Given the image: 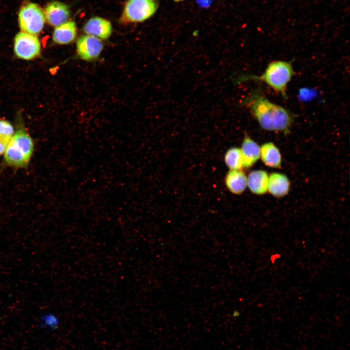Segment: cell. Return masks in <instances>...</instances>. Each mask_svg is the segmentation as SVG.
Segmentation results:
<instances>
[{"mask_svg": "<svg viewBox=\"0 0 350 350\" xmlns=\"http://www.w3.org/2000/svg\"><path fill=\"white\" fill-rule=\"evenodd\" d=\"M41 49L39 40L36 36L24 32L16 36L14 50L16 55L24 60H31L37 57Z\"/></svg>", "mask_w": 350, "mask_h": 350, "instance_id": "6", "label": "cell"}, {"mask_svg": "<svg viewBox=\"0 0 350 350\" xmlns=\"http://www.w3.org/2000/svg\"><path fill=\"white\" fill-rule=\"evenodd\" d=\"M225 180L228 189L234 194L242 193L247 187V176L242 170H229Z\"/></svg>", "mask_w": 350, "mask_h": 350, "instance_id": "14", "label": "cell"}, {"mask_svg": "<svg viewBox=\"0 0 350 350\" xmlns=\"http://www.w3.org/2000/svg\"><path fill=\"white\" fill-rule=\"evenodd\" d=\"M268 176L265 171H253L247 177V186L250 191L255 194H264L268 190Z\"/></svg>", "mask_w": 350, "mask_h": 350, "instance_id": "13", "label": "cell"}, {"mask_svg": "<svg viewBox=\"0 0 350 350\" xmlns=\"http://www.w3.org/2000/svg\"><path fill=\"white\" fill-rule=\"evenodd\" d=\"M9 142L0 138V156L3 155Z\"/></svg>", "mask_w": 350, "mask_h": 350, "instance_id": "21", "label": "cell"}, {"mask_svg": "<svg viewBox=\"0 0 350 350\" xmlns=\"http://www.w3.org/2000/svg\"><path fill=\"white\" fill-rule=\"evenodd\" d=\"M77 35V27L73 21H68L57 26L53 33L52 40L58 44L65 45L71 43Z\"/></svg>", "mask_w": 350, "mask_h": 350, "instance_id": "12", "label": "cell"}, {"mask_svg": "<svg viewBox=\"0 0 350 350\" xmlns=\"http://www.w3.org/2000/svg\"><path fill=\"white\" fill-rule=\"evenodd\" d=\"M241 104L249 109L262 129L284 134L290 132L295 115L271 101L260 88L253 90L242 100Z\"/></svg>", "mask_w": 350, "mask_h": 350, "instance_id": "1", "label": "cell"}, {"mask_svg": "<svg viewBox=\"0 0 350 350\" xmlns=\"http://www.w3.org/2000/svg\"><path fill=\"white\" fill-rule=\"evenodd\" d=\"M35 150L32 137L23 126L15 132L4 153L3 161L7 166L23 169L28 167Z\"/></svg>", "mask_w": 350, "mask_h": 350, "instance_id": "3", "label": "cell"}, {"mask_svg": "<svg viewBox=\"0 0 350 350\" xmlns=\"http://www.w3.org/2000/svg\"><path fill=\"white\" fill-rule=\"evenodd\" d=\"M83 30L87 35L106 39L112 34V27L108 20L100 17L90 18L85 24Z\"/></svg>", "mask_w": 350, "mask_h": 350, "instance_id": "9", "label": "cell"}, {"mask_svg": "<svg viewBox=\"0 0 350 350\" xmlns=\"http://www.w3.org/2000/svg\"><path fill=\"white\" fill-rule=\"evenodd\" d=\"M70 10L66 4L57 1H52L45 9V17L47 22L57 27L67 22L70 17Z\"/></svg>", "mask_w": 350, "mask_h": 350, "instance_id": "8", "label": "cell"}, {"mask_svg": "<svg viewBox=\"0 0 350 350\" xmlns=\"http://www.w3.org/2000/svg\"><path fill=\"white\" fill-rule=\"evenodd\" d=\"M295 74L291 62L277 60L269 63L261 75H243L236 82L240 83L248 80L262 82L287 99L288 85Z\"/></svg>", "mask_w": 350, "mask_h": 350, "instance_id": "2", "label": "cell"}, {"mask_svg": "<svg viewBox=\"0 0 350 350\" xmlns=\"http://www.w3.org/2000/svg\"><path fill=\"white\" fill-rule=\"evenodd\" d=\"M290 183L287 176L281 173H273L268 176V190L276 197H282L288 194Z\"/></svg>", "mask_w": 350, "mask_h": 350, "instance_id": "11", "label": "cell"}, {"mask_svg": "<svg viewBox=\"0 0 350 350\" xmlns=\"http://www.w3.org/2000/svg\"><path fill=\"white\" fill-rule=\"evenodd\" d=\"M45 19L43 10L34 3L24 5L18 14L19 24L21 30L34 35L41 32Z\"/></svg>", "mask_w": 350, "mask_h": 350, "instance_id": "5", "label": "cell"}, {"mask_svg": "<svg viewBox=\"0 0 350 350\" xmlns=\"http://www.w3.org/2000/svg\"><path fill=\"white\" fill-rule=\"evenodd\" d=\"M213 0H196L197 3L202 8L210 6Z\"/></svg>", "mask_w": 350, "mask_h": 350, "instance_id": "20", "label": "cell"}, {"mask_svg": "<svg viewBox=\"0 0 350 350\" xmlns=\"http://www.w3.org/2000/svg\"><path fill=\"white\" fill-rule=\"evenodd\" d=\"M158 5V0H127L120 21L124 24L143 21L156 13Z\"/></svg>", "mask_w": 350, "mask_h": 350, "instance_id": "4", "label": "cell"}, {"mask_svg": "<svg viewBox=\"0 0 350 350\" xmlns=\"http://www.w3.org/2000/svg\"><path fill=\"white\" fill-rule=\"evenodd\" d=\"M315 95V92L312 90L303 88L300 90L299 97L302 100L311 99Z\"/></svg>", "mask_w": 350, "mask_h": 350, "instance_id": "19", "label": "cell"}, {"mask_svg": "<svg viewBox=\"0 0 350 350\" xmlns=\"http://www.w3.org/2000/svg\"><path fill=\"white\" fill-rule=\"evenodd\" d=\"M224 160L229 170H240L244 167L241 151L238 147L229 148L225 155Z\"/></svg>", "mask_w": 350, "mask_h": 350, "instance_id": "16", "label": "cell"}, {"mask_svg": "<svg viewBox=\"0 0 350 350\" xmlns=\"http://www.w3.org/2000/svg\"><path fill=\"white\" fill-rule=\"evenodd\" d=\"M44 318L46 323L53 328L57 326L59 323L58 318L55 315L52 314L45 315Z\"/></svg>", "mask_w": 350, "mask_h": 350, "instance_id": "18", "label": "cell"}, {"mask_svg": "<svg viewBox=\"0 0 350 350\" xmlns=\"http://www.w3.org/2000/svg\"><path fill=\"white\" fill-rule=\"evenodd\" d=\"M103 47V43L99 38L87 35L79 36L76 42V51L78 56L87 61H91L97 58Z\"/></svg>", "mask_w": 350, "mask_h": 350, "instance_id": "7", "label": "cell"}, {"mask_svg": "<svg viewBox=\"0 0 350 350\" xmlns=\"http://www.w3.org/2000/svg\"><path fill=\"white\" fill-rule=\"evenodd\" d=\"M182 0H174V1H176V2H179V1H182Z\"/></svg>", "mask_w": 350, "mask_h": 350, "instance_id": "22", "label": "cell"}, {"mask_svg": "<svg viewBox=\"0 0 350 350\" xmlns=\"http://www.w3.org/2000/svg\"><path fill=\"white\" fill-rule=\"evenodd\" d=\"M260 157L265 165L273 168H281V154L273 142H268L262 144L260 147Z\"/></svg>", "mask_w": 350, "mask_h": 350, "instance_id": "15", "label": "cell"}, {"mask_svg": "<svg viewBox=\"0 0 350 350\" xmlns=\"http://www.w3.org/2000/svg\"><path fill=\"white\" fill-rule=\"evenodd\" d=\"M14 133V128L9 121L0 120V138L9 142Z\"/></svg>", "mask_w": 350, "mask_h": 350, "instance_id": "17", "label": "cell"}, {"mask_svg": "<svg viewBox=\"0 0 350 350\" xmlns=\"http://www.w3.org/2000/svg\"><path fill=\"white\" fill-rule=\"evenodd\" d=\"M240 149L244 167H251L260 158V147L246 133H245Z\"/></svg>", "mask_w": 350, "mask_h": 350, "instance_id": "10", "label": "cell"}]
</instances>
